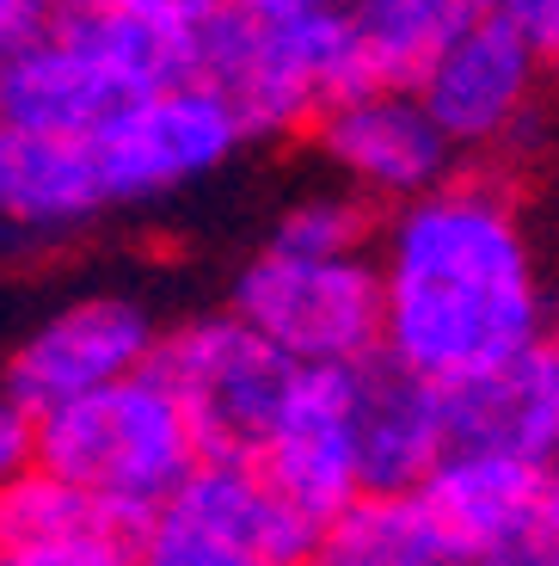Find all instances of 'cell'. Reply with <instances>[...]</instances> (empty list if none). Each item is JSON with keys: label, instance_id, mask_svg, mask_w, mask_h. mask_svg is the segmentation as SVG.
<instances>
[{"label": "cell", "instance_id": "cell-1", "mask_svg": "<svg viewBox=\"0 0 559 566\" xmlns=\"http://www.w3.org/2000/svg\"><path fill=\"white\" fill-rule=\"evenodd\" d=\"M381 364L424 388H474L559 333L541 241L510 172L462 167L381 216Z\"/></svg>", "mask_w": 559, "mask_h": 566}, {"label": "cell", "instance_id": "cell-2", "mask_svg": "<svg viewBox=\"0 0 559 566\" xmlns=\"http://www.w3.org/2000/svg\"><path fill=\"white\" fill-rule=\"evenodd\" d=\"M191 38L197 31L62 7L13 56V69L0 74V117L19 129H38V136L86 142L124 105L191 81Z\"/></svg>", "mask_w": 559, "mask_h": 566}, {"label": "cell", "instance_id": "cell-3", "mask_svg": "<svg viewBox=\"0 0 559 566\" xmlns=\"http://www.w3.org/2000/svg\"><path fill=\"white\" fill-rule=\"evenodd\" d=\"M31 462L86 493L98 511H112L117 524L141 530L197 474L203 443L160 369H148L105 395L43 412L31 424Z\"/></svg>", "mask_w": 559, "mask_h": 566}, {"label": "cell", "instance_id": "cell-4", "mask_svg": "<svg viewBox=\"0 0 559 566\" xmlns=\"http://www.w3.org/2000/svg\"><path fill=\"white\" fill-rule=\"evenodd\" d=\"M197 69L228 112L240 117L246 142H277L295 129H314L345 93L363 86L350 31L338 7H308V13H246L222 7L210 25L191 38Z\"/></svg>", "mask_w": 559, "mask_h": 566}, {"label": "cell", "instance_id": "cell-5", "mask_svg": "<svg viewBox=\"0 0 559 566\" xmlns=\"http://www.w3.org/2000/svg\"><path fill=\"white\" fill-rule=\"evenodd\" d=\"M228 314L277 345L295 369H363L381 357V271L363 259H308L252 247L228 283Z\"/></svg>", "mask_w": 559, "mask_h": 566}, {"label": "cell", "instance_id": "cell-6", "mask_svg": "<svg viewBox=\"0 0 559 566\" xmlns=\"http://www.w3.org/2000/svg\"><path fill=\"white\" fill-rule=\"evenodd\" d=\"M547 86H553V69L541 62V50L504 13H486L436 43L412 93L436 117L449 148L462 155V167L504 172V160L541 136Z\"/></svg>", "mask_w": 559, "mask_h": 566}, {"label": "cell", "instance_id": "cell-7", "mask_svg": "<svg viewBox=\"0 0 559 566\" xmlns=\"http://www.w3.org/2000/svg\"><path fill=\"white\" fill-rule=\"evenodd\" d=\"M167 326L172 321H160L141 290L105 283V290L68 296L13 339V352L0 364V395L38 424L43 412H62L86 395L129 382V376H148Z\"/></svg>", "mask_w": 559, "mask_h": 566}, {"label": "cell", "instance_id": "cell-8", "mask_svg": "<svg viewBox=\"0 0 559 566\" xmlns=\"http://www.w3.org/2000/svg\"><path fill=\"white\" fill-rule=\"evenodd\" d=\"M155 369L160 382L179 395L203 455H234V462H252L265 450L271 424H277L295 376H302L277 345H265L228 308H203V314L172 321Z\"/></svg>", "mask_w": 559, "mask_h": 566}, {"label": "cell", "instance_id": "cell-9", "mask_svg": "<svg viewBox=\"0 0 559 566\" xmlns=\"http://www.w3.org/2000/svg\"><path fill=\"white\" fill-rule=\"evenodd\" d=\"M326 536L302 524L252 462L203 455L136 530V566H314Z\"/></svg>", "mask_w": 559, "mask_h": 566}, {"label": "cell", "instance_id": "cell-10", "mask_svg": "<svg viewBox=\"0 0 559 566\" xmlns=\"http://www.w3.org/2000/svg\"><path fill=\"white\" fill-rule=\"evenodd\" d=\"M86 148H93V167L105 179V198H112L117 216V210H155V203L197 191L252 142L210 86L179 81L124 105L98 136H86Z\"/></svg>", "mask_w": 559, "mask_h": 566}, {"label": "cell", "instance_id": "cell-11", "mask_svg": "<svg viewBox=\"0 0 559 566\" xmlns=\"http://www.w3.org/2000/svg\"><path fill=\"white\" fill-rule=\"evenodd\" d=\"M369 369V364H363ZM363 369H302L252 468L277 499L333 536L369 499L363 486Z\"/></svg>", "mask_w": 559, "mask_h": 566}, {"label": "cell", "instance_id": "cell-12", "mask_svg": "<svg viewBox=\"0 0 559 566\" xmlns=\"http://www.w3.org/2000/svg\"><path fill=\"white\" fill-rule=\"evenodd\" d=\"M308 136L326 172L363 203H376L381 216L431 198L436 185L462 172V155L449 148V136L436 129V117L424 112L412 86H357Z\"/></svg>", "mask_w": 559, "mask_h": 566}, {"label": "cell", "instance_id": "cell-13", "mask_svg": "<svg viewBox=\"0 0 559 566\" xmlns=\"http://www.w3.org/2000/svg\"><path fill=\"white\" fill-rule=\"evenodd\" d=\"M553 493L559 468L547 462L510 450H449L443 468L412 499L431 511V524L467 566H504L547 524Z\"/></svg>", "mask_w": 559, "mask_h": 566}, {"label": "cell", "instance_id": "cell-14", "mask_svg": "<svg viewBox=\"0 0 559 566\" xmlns=\"http://www.w3.org/2000/svg\"><path fill=\"white\" fill-rule=\"evenodd\" d=\"M105 216H112V198L86 142L38 136L0 117V228L13 241L43 253Z\"/></svg>", "mask_w": 559, "mask_h": 566}, {"label": "cell", "instance_id": "cell-15", "mask_svg": "<svg viewBox=\"0 0 559 566\" xmlns=\"http://www.w3.org/2000/svg\"><path fill=\"white\" fill-rule=\"evenodd\" d=\"M0 566H136V530L31 462L0 493Z\"/></svg>", "mask_w": 559, "mask_h": 566}, {"label": "cell", "instance_id": "cell-16", "mask_svg": "<svg viewBox=\"0 0 559 566\" xmlns=\"http://www.w3.org/2000/svg\"><path fill=\"white\" fill-rule=\"evenodd\" d=\"M455 450L449 395L400 376L393 364L363 369V486L369 499H405Z\"/></svg>", "mask_w": 559, "mask_h": 566}, {"label": "cell", "instance_id": "cell-17", "mask_svg": "<svg viewBox=\"0 0 559 566\" xmlns=\"http://www.w3.org/2000/svg\"><path fill=\"white\" fill-rule=\"evenodd\" d=\"M350 31L363 86H412L436 43L498 13L504 0H333Z\"/></svg>", "mask_w": 559, "mask_h": 566}, {"label": "cell", "instance_id": "cell-18", "mask_svg": "<svg viewBox=\"0 0 559 566\" xmlns=\"http://www.w3.org/2000/svg\"><path fill=\"white\" fill-rule=\"evenodd\" d=\"M320 560L333 566H467L431 524L419 499H363L345 524L326 536Z\"/></svg>", "mask_w": 559, "mask_h": 566}, {"label": "cell", "instance_id": "cell-19", "mask_svg": "<svg viewBox=\"0 0 559 566\" xmlns=\"http://www.w3.org/2000/svg\"><path fill=\"white\" fill-rule=\"evenodd\" d=\"M381 241V210L363 203L345 185H308L295 191L265 228V247H283V253H308V259H363L376 253Z\"/></svg>", "mask_w": 559, "mask_h": 566}, {"label": "cell", "instance_id": "cell-20", "mask_svg": "<svg viewBox=\"0 0 559 566\" xmlns=\"http://www.w3.org/2000/svg\"><path fill=\"white\" fill-rule=\"evenodd\" d=\"M68 7H93V13H124V19H148V25L197 31V25H210L228 0H68Z\"/></svg>", "mask_w": 559, "mask_h": 566}, {"label": "cell", "instance_id": "cell-21", "mask_svg": "<svg viewBox=\"0 0 559 566\" xmlns=\"http://www.w3.org/2000/svg\"><path fill=\"white\" fill-rule=\"evenodd\" d=\"M62 7H68V0H0V74L13 69V56L62 13Z\"/></svg>", "mask_w": 559, "mask_h": 566}, {"label": "cell", "instance_id": "cell-22", "mask_svg": "<svg viewBox=\"0 0 559 566\" xmlns=\"http://www.w3.org/2000/svg\"><path fill=\"white\" fill-rule=\"evenodd\" d=\"M498 13L541 50L547 69H559V0H504Z\"/></svg>", "mask_w": 559, "mask_h": 566}, {"label": "cell", "instance_id": "cell-23", "mask_svg": "<svg viewBox=\"0 0 559 566\" xmlns=\"http://www.w3.org/2000/svg\"><path fill=\"white\" fill-rule=\"evenodd\" d=\"M25 468H31V419L0 395V493H7Z\"/></svg>", "mask_w": 559, "mask_h": 566}, {"label": "cell", "instance_id": "cell-24", "mask_svg": "<svg viewBox=\"0 0 559 566\" xmlns=\"http://www.w3.org/2000/svg\"><path fill=\"white\" fill-rule=\"evenodd\" d=\"M228 7H246V13H308V7H326V0H228Z\"/></svg>", "mask_w": 559, "mask_h": 566}, {"label": "cell", "instance_id": "cell-25", "mask_svg": "<svg viewBox=\"0 0 559 566\" xmlns=\"http://www.w3.org/2000/svg\"><path fill=\"white\" fill-rule=\"evenodd\" d=\"M314 566H333V560H314Z\"/></svg>", "mask_w": 559, "mask_h": 566}]
</instances>
